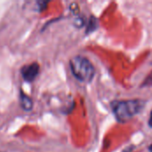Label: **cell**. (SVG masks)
<instances>
[{"label": "cell", "instance_id": "obj_1", "mask_svg": "<svg viewBox=\"0 0 152 152\" xmlns=\"http://www.w3.org/2000/svg\"><path fill=\"white\" fill-rule=\"evenodd\" d=\"M144 105L145 102L142 100H124L115 102L112 104V110L118 121L124 123L138 115Z\"/></svg>", "mask_w": 152, "mask_h": 152}, {"label": "cell", "instance_id": "obj_4", "mask_svg": "<svg viewBox=\"0 0 152 152\" xmlns=\"http://www.w3.org/2000/svg\"><path fill=\"white\" fill-rule=\"evenodd\" d=\"M20 104L21 108L25 110H30L33 106V102L31 99L22 92H20Z\"/></svg>", "mask_w": 152, "mask_h": 152}, {"label": "cell", "instance_id": "obj_2", "mask_svg": "<svg viewBox=\"0 0 152 152\" xmlns=\"http://www.w3.org/2000/svg\"><path fill=\"white\" fill-rule=\"evenodd\" d=\"M70 69L74 77L84 83H89L93 80L95 69L93 63L84 56H75L69 61Z\"/></svg>", "mask_w": 152, "mask_h": 152}, {"label": "cell", "instance_id": "obj_5", "mask_svg": "<svg viewBox=\"0 0 152 152\" xmlns=\"http://www.w3.org/2000/svg\"><path fill=\"white\" fill-rule=\"evenodd\" d=\"M150 151H152V145L151 146V147H150Z\"/></svg>", "mask_w": 152, "mask_h": 152}, {"label": "cell", "instance_id": "obj_3", "mask_svg": "<svg viewBox=\"0 0 152 152\" xmlns=\"http://www.w3.org/2000/svg\"><path fill=\"white\" fill-rule=\"evenodd\" d=\"M39 72V65L37 62H33L29 65H26L21 69V75L23 78L28 81L31 82L33 81Z\"/></svg>", "mask_w": 152, "mask_h": 152}]
</instances>
